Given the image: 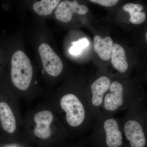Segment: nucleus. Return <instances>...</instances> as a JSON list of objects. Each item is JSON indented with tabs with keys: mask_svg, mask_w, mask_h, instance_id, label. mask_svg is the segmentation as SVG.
Segmentation results:
<instances>
[{
	"mask_svg": "<svg viewBox=\"0 0 147 147\" xmlns=\"http://www.w3.org/2000/svg\"><path fill=\"white\" fill-rule=\"evenodd\" d=\"M92 2L96 3L103 6L111 7L115 5L119 0H89Z\"/></svg>",
	"mask_w": 147,
	"mask_h": 147,
	"instance_id": "17",
	"label": "nucleus"
},
{
	"mask_svg": "<svg viewBox=\"0 0 147 147\" xmlns=\"http://www.w3.org/2000/svg\"><path fill=\"white\" fill-rule=\"evenodd\" d=\"M109 90L110 92L104 96L103 104L105 110L113 112L123 105L124 88L120 83L114 82L111 83Z\"/></svg>",
	"mask_w": 147,
	"mask_h": 147,
	"instance_id": "6",
	"label": "nucleus"
},
{
	"mask_svg": "<svg viewBox=\"0 0 147 147\" xmlns=\"http://www.w3.org/2000/svg\"><path fill=\"white\" fill-rule=\"evenodd\" d=\"M110 84V79L105 76L99 77L92 84V103L95 107H99L102 105L104 95L109 90Z\"/></svg>",
	"mask_w": 147,
	"mask_h": 147,
	"instance_id": "9",
	"label": "nucleus"
},
{
	"mask_svg": "<svg viewBox=\"0 0 147 147\" xmlns=\"http://www.w3.org/2000/svg\"><path fill=\"white\" fill-rule=\"evenodd\" d=\"M88 9L84 5H80L76 0L71 1L65 0L59 3L55 9V17L59 21L68 23L71 21L73 13L84 15L88 11Z\"/></svg>",
	"mask_w": 147,
	"mask_h": 147,
	"instance_id": "4",
	"label": "nucleus"
},
{
	"mask_svg": "<svg viewBox=\"0 0 147 147\" xmlns=\"http://www.w3.org/2000/svg\"><path fill=\"white\" fill-rule=\"evenodd\" d=\"M33 76V68L30 61L21 50H18L11 59V79L16 88L26 90L30 85Z\"/></svg>",
	"mask_w": 147,
	"mask_h": 147,
	"instance_id": "1",
	"label": "nucleus"
},
{
	"mask_svg": "<svg viewBox=\"0 0 147 147\" xmlns=\"http://www.w3.org/2000/svg\"><path fill=\"white\" fill-rule=\"evenodd\" d=\"M61 0H39L34 3L32 9L37 15L47 16L53 13Z\"/></svg>",
	"mask_w": 147,
	"mask_h": 147,
	"instance_id": "13",
	"label": "nucleus"
},
{
	"mask_svg": "<svg viewBox=\"0 0 147 147\" xmlns=\"http://www.w3.org/2000/svg\"><path fill=\"white\" fill-rule=\"evenodd\" d=\"M103 127L106 135L105 143L108 147H119L123 144V136L119 124L115 119L105 120Z\"/></svg>",
	"mask_w": 147,
	"mask_h": 147,
	"instance_id": "8",
	"label": "nucleus"
},
{
	"mask_svg": "<svg viewBox=\"0 0 147 147\" xmlns=\"http://www.w3.org/2000/svg\"><path fill=\"white\" fill-rule=\"evenodd\" d=\"M0 120L5 131L10 134L15 131L16 119L10 107L5 102H0Z\"/></svg>",
	"mask_w": 147,
	"mask_h": 147,
	"instance_id": "11",
	"label": "nucleus"
},
{
	"mask_svg": "<svg viewBox=\"0 0 147 147\" xmlns=\"http://www.w3.org/2000/svg\"><path fill=\"white\" fill-rule=\"evenodd\" d=\"M111 58L113 67L119 72L124 73L128 69L125 50L121 45L113 44Z\"/></svg>",
	"mask_w": 147,
	"mask_h": 147,
	"instance_id": "12",
	"label": "nucleus"
},
{
	"mask_svg": "<svg viewBox=\"0 0 147 147\" xmlns=\"http://www.w3.org/2000/svg\"><path fill=\"white\" fill-rule=\"evenodd\" d=\"M129 21L134 24H140L144 22L146 19V13L144 12H135L130 14Z\"/></svg>",
	"mask_w": 147,
	"mask_h": 147,
	"instance_id": "15",
	"label": "nucleus"
},
{
	"mask_svg": "<svg viewBox=\"0 0 147 147\" xmlns=\"http://www.w3.org/2000/svg\"><path fill=\"white\" fill-rule=\"evenodd\" d=\"M113 45V40L110 37L106 36L103 38L98 35L94 37V48L102 60L108 61L111 59Z\"/></svg>",
	"mask_w": 147,
	"mask_h": 147,
	"instance_id": "10",
	"label": "nucleus"
},
{
	"mask_svg": "<svg viewBox=\"0 0 147 147\" xmlns=\"http://www.w3.org/2000/svg\"><path fill=\"white\" fill-rule=\"evenodd\" d=\"M124 131L131 147H145L146 136L142 125L137 121L129 120L125 124Z\"/></svg>",
	"mask_w": 147,
	"mask_h": 147,
	"instance_id": "5",
	"label": "nucleus"
},
{
	"mask_svg": "<svg viewBox=\"0 0 147 147\" xmlns=\"http://www.w3.org/2000/svg\"><path fill=\"white\" fill-rule=\"evenodd\" d=\"M144 7L143 5L140 4L128 3L123 7V9L125 11L128 12L129 15L135 12H139L143 10Z\"/></svg>",
	"mask_w": 147,
	"mask_h": 147,
	"instance_id": "16",
	"label": "nucleus"
},
{
	"mask_svg": "<svg viewBox=\"0 0 147 147\" xmlns=\"http://www.w3.org/2000/svg\"><path fill=\"white\" fill-rule=\"evenodd\" d=\"M72 46L70 47L69 52L71 55H78L82 53V50L88 47L89 41L86 38H83L78 41L71 42Z\"/></svg>",
	"mask_w": 147,
	"mask_h": 147,
	"instance_id": "14",
	"label": "nucleus"
},
{
	"mask_svg": "<svg viewBox=\"0 0 147 147\" xmlns=\"http://www.w3.org/2000/svg\"><path fill=\"white\" fill-rule=\"evenodd\" d=\"M54 119L53 113L48 110H43L36 114L34 119L36 123L34 132L38 138L46 139L51 135L50 125Z\"/></svg>",
	"mask_w": 147,
	"mask_h": 147,
	"instance_id": "7",
	"label": "nucleus"
},
{
	"mask_svg": "<svg viewBox=\"0 0 147 147\" xmlns=\"http://www.w3.org/2000/svg\"><path fill=\"white\" fill-rule=\"evenodd\" d=\"M61 108L65 112L67 123L72 127H77L84 123L86 110L84 104L75 95L67 94L62 97Z\"/></svg>",
	"mask_w": 147,
	"mask_h": 147,
	"instance_id": "2",
	"label": "nucleus"
},
{
	"mask_svg": "<svg viewBox=\"0 0 147 147\" xmlns=\"http://www.w3.org/2000/svg\"><path fill=\"white\" fill-rule=\"evenodd\" d=\"M38 53L47 73L54 77L60 75L63 69V63L50 45L45 43L40 44L38 47Z\"/></svg>",
	"mask_w": 147,
	"mask_h": 147,
	"instance_id": "3",
	"label": "nucleus"
},
{
	"mask_svg": "<svg viewBox=\"0 0 147 147\" xmlns=\"http://www.w3.org/2000/svg\"><path fill=\"white\" fill-rule=\"evenodd\" d=\"M147 33H146V40H147Z\"/></svg>",
	"mask_w": 147,
	"mask_h": 147,
	"instance_id": "18",
	"label": "nucleus"
}]
</instances>
